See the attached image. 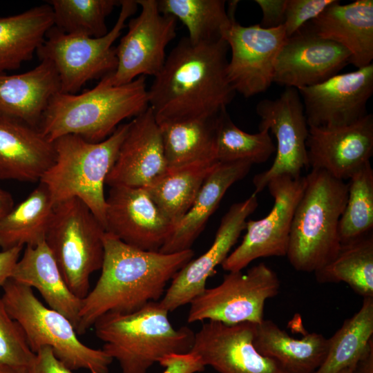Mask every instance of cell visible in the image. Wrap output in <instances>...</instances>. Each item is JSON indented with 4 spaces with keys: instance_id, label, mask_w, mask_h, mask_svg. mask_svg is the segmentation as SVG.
<instances>
[{
    "instance_id": "1",
    "label": "cell",
    "mask_w": 373,
    "mask_h": 373,
    "mask_svg": "<svg viewBox=\"0 0 373 373\" xmlns=\"http://www.w3.org/2000/svg\"><path fill=\"white\" fill-rule=\"evenodd\" d=\"M229 48L222 38L179 41L148 89L149 106L158 124L213 117L226 111L236 93L227 75Z\"/></svg>"
},
{
    "instance_id": "2",
    "label": "cell",
    "mask_w": 373,
    "mask_h": 373,
    "mask_svg": "<svg viewBox=\"0 0 373 373\" xmlns=\"http://www.w3.org/2000/svg\"><path fill=\"white\" fill-rule=\"evenodd\" d=\"M104 246L102 272L82 299L77 334H85L108 312L130 314L159 301L169 280L194 256L192 249L172 254L142 250L107 232Z\"/></svg>"
},
{
    "instance_id": "3",
    "label": "cell",
    "mask_w": 373,
    "mask_h": 373,
    "mask_svg": "<svg viewBox=\"0 0 373 373\" xmlns=\"http://www.w3.org/2000/svg\"><path fill=\"white\" fill-rule=\"evenodd\" d=\"M148 107L144 76L120 86L102 79L94 88L80 94H55L44 113L39 130L50 142L65 135H75L99 142L124 119L137 116Z\"/></svg>"
},
{
    "instance_id": "4",
    "label": "cell",
    "mask_w": 373,
    "mask_h": 373,
    "mask_svg": "<svg viewBox=\"0 0 373 373\" xmlns=\"http://www.w3.org/2000/svg\"><path fill=\"white\" fill-rule=\"evenodd\" d=\"M169 312L149 302L130 314L108 312L94 323L102 350L119 364L122 373H146L170 354L189 353L195 333L186 326L175 329Z\"/></svg>"
},
{
    "instance_id": "5",
    "label": "cell",
    "mask_w": 373,
    "mask_h": 373,
    "mask_svg": "<svg viewBox=\"0 0 373 373\" xmlns=\"http://www.w3.org/2000/svg\"><path fill=\"white\" fill-rule=\"evenodd\" d=\"M305 179L286 256L296 271L314 273L332 261L341 247L338 224L348 184L321 169H312Z\"/></svg>"
},
{
    "instance_id": "6",
    "label": "cell",
    "mask_w": 373,
    "mask_h": 373,
    "mask_svg": "<svg viewBox=\"0 0 373 373\" xmlns=\"http://www.w3.org/2000/svg\"><path fill=\"white\" fill-rule=\"evenodd\" d=\"M128 127L129 122L120 124L99 142H88L75 135H65L52 142L55 159L39 182L47 188L54 207L77 198L105 229L104 184Z\"/></svg>"
},
{
    "instance_id": "7",
    "label": "cell",
    "mask_w": 373,
    "mask_h": 373,
    "mask_svg": "<svg viewBox=\"0 0 373 373\" xmlns=\"http://www.w3.org/2000/svg\"><path fill=\"white\" fill-rule=\"evenodd\" d=\"M2 300L9 316L22 328L33 353L49 347L70 370L108 373L113 359L102 350L91 348L79 341L70 321L46 307L32 288L9 278L1 287Z\"/></svg>"
},
{
    "instance_id": "8",
    "label": "cell",
    "mask_w": 373,
    "mask_h": 373,
    "mask_svg": "<svg viewBox=\"0 0 373 373\" xmlns=\"http://www.w3.org/2000/svg\"><path fill=\"white\" fill-rule=\"evenodd\" d=\"M103 225L80 200L72 198L54 207L45 242L68 288L84 299L90 276L104 261Z\"/></svg>"
},
{
    "instance_id": "9",
    "label": "cell",
    "mask_w": 373,
    "mask_h": 373,
    "mask_svg": "<svg viewBox=\"0 0 373 373\" xmlns=\"http://www.w3.org/2000/svg\"><path fill=\"white\" fill-rule=\"evenodd\" d=\"M120 11L113 27L103 37L64 33L53 26L38 48L40 60L49 61L59 79L60 93L77 94L88 82L111 74L117 67L115 41L126 21L139 8L136 1L120 0Z\"/></svg>"
},
{
    "instance_id": "10",
    "label": "cell",
    "mask_w": 373,
    "mask_h": 373,
    "mask_svg": "<svg viewBox=\"0 0 373 373\" xmlns=\"http://www.w3.org/2000/svg\"><path fill=\"white\" fill-rule=\"evenodd\" d=\"M280 281L276 273L264 262L245 274L230 271L222 283L206 288L190 303L189 323L204 320L226 325L258 324L264 319L266 300L276 296Z\"/></svg>"
},
{
    "instance_id": "11",
    "label": "cell",
    "mask_w": 373,
    "mask_h": 373,
    "mask_svg": "<svg viewBox=\"0 0 373 373\" xmlns=\"http://www.w3.org/2000/svg\"><path fill=\"white\" fill-rule=\"evenodd\" d=\"M136 2L141 10L130 19L128 30L115 48L116 69L102 78L113 86L130 83L140 76L155 77L164 64L167 46L177 35V19L162 14L157 0Z\"/></svg>"
},
{
    "instance_id": "12",
    "label": "cell",
    "mask_w": 373,
    "mask_h": 373,
    "mask_svg": "<svg viewBox=\"0 0 373 373\" xmlns=\"http://www.w3.org/2000/svg\"><path fill=\"white\" fill-rule=\"evenodd\" d=\"M305 184V176L288 175L269 181L267 187L274 200L273 207L265 218L247 221L242 241L222 263L224 271H242L259 258L286 256L294 215Z\"/></svg>"
},
{
    "instance_id": "13",
    "label": "cell",
    "mask_w": 373,
    "mask_h": 373,
    "mask_svg": "<svg viewBox=\"0 0 373 373\" xmlns=\"http://www.w3.org/2000/svg\"><path fill=\"white\" fill-rule=\"evenodd\" d=\"M259 130L267 129L276 138V155L270 168L253 178L254 193L261 192L278 175L300 177L308 167L306 141L309 126L301 97L296 88H286L275 99H265L256 106Z\"/></svg>"
},
{
    "instance_id": "14",
    "label": "cell",
    "mask_w": 373,
    "mask_h": 373,
    "mask_svg": "<svg viewBox=\"0 0 373 373\" xmlns=\"http://www.w3.org/2000/svg\"><path fill=\"white\" fill-rule=\"evenodd\" d=\"M286 38L284 25L272 28L260 24L243 26L232 18L222 39L231 51L227 75L236 93L250 97L267 90Z\"/></svg>"
},
{
    "instance_id": "15",
    "label": "cell",
    "mask_w": 373,
    "mask_h": 373,
    "mask_svg": "<svg viewBox=\"0 0 373 373\" xmlns=\"http://www.w3.org/2000/svg\"><path fill=\"white\" fill-rule=\"evenodd\" d=\"M308 126L334 128L352 124L367 113L373 93V64L336 74L322 83L297 89Z\"/></svg>"
},
{
    "instance_id": "16",
    "label": "cell",
    "mask_w": 373,
    "mask_h": 373,
    "mask_svg": "<svg viewBox=\"0 0 373 373\" xmlns=\"http://www.w3.org/2000/svg\"><path fill=\"white\" fill-rule=\"evenodd\" d=\"M257 194L233 204L222 217L209 249L196 259H191L173 277L170 286L158 301L168 312L189 304L207 288V279L222 265L245 229L247 219L258 207Z\"/></svg>"
},
{
    "instance_id": "17",
    "label": "cell",
    "mask_w": 373,
    "mask_h": 373,
    "mask_svg": "<svg viewBox=\"0 0 373 373\" xmlns=\"http://www.w3.org/2000/svg\"><path fill=\"white\" fill-rule=\"evenodd\" d=\"M106 202V232L128 245L159 251L173 231L144 188L111 186Z\"/></svg>"
},
{
    "instance_id": "18",
    "label": "cell",
    "mask_w": 373,
    "mask_h": 373,
    "mask_svg": "<svg viewBox=\"0 0 373 373\" xmlns=\"http://www.w3.org/2000/svg\"><path fill=\"white\" fill-rule=\"evenodd\" d=\"M254 329L251 323L226 325L209 321L195 333L190 352L218 373H287L276 361L255 348Z\"/></svg>"
},
{
    "instance_id": "19",
    "label": "cell",
    "mask_w": 373,
    "mask_h": 373,
    "mask_svg": "<svg viewBox=\"0 0 373 373\" xmlns=\"http://www.w3.org/2000/svg\"><path fill=\"white\" fill-rule=\"evenodd\" d=\"M350 52L305 25L286 38L277 57L273 82L300 88L323 82L350 64Z\"/></svg>"
},
{
    "instance_id": "20",
    "label": "cell",
    "mask_w": 373,
    "mask_h": 373,
    "mask_svg": "<svg viewBox=\"0 0 373 373\" xmlns=\"http://www.w3.org/2000/svg\"><path fill=\"white\" fill-rule=\"evenodd\" d=\"M306 147L308 167L350 179L373 155V115L368 113L345 126H309Z\"/></svg>"
},
{
    "instance_id": "21",
    "label": "cell",
    "mask_w": 373,
    "mask_h": 373,
    "mask_svg": "<svg viewBox=\"0 0 373 373\" xmlns=\"http://www.w3.org/2000/svg\"><path fill=\"white\" fill-rule=\"evenodd\" d=\"M169 170L161 131L149 106L129 122L127 133L105 184L146 188Z\"/></svg>"
},
{
    "instance_id": "22",
    "label": "cell",
    "mask_w": 373,
    "mask_h": 373,
    "mask_svg": "<svg viewBox=\"0 0 373 373\" xmlns=\"http://www.w3.org/2000/svg\"><path fill=\"white\" fill-rule=\"evenodd\" d=\"M318 37L337 43L350 54V64L361 68L373 59V1L341 5L336 0L305 24Z\"/></svg>"
},
{
    "instance_id": "23",
    "label": "cell",
    "mask_w": 373,
    "mask_h": 373,
    "mask_svg": "<svg viewBox=\"0 0 373 373\" xmlns=\"http://www.w3.org/2000/svg\"><path fill=\"white\" fill-rule=\"evenodd\" d=\"M60 91L58 75L46 60L19 74H0V120L38 128L51 98Z\"/></svg>"
},
{
    "instance_id": "24",
    "label": "cell",
    "mask_w": 373,
    "mask_h": 373,
    "mask_svg": "<svg viewBox=\"0 0 373 373\" xmlns=\"http://www.w3.org/2000/svg\"><path fill=\"white\" fill-rule=\"evenodd\" d=\"M55 159L53 142L38 128L0 120V180L39 181Z\"/></svg>"
},
{
    "instance_id": "25",
    "label": "cell",
    "mask_w": 373,
    "mask_h": 373,
    "mask_svg": "<svg viewBox=\"0 0 373 373\" xmlns=\"http://www.w3.org/2000/svg\"><path fill=\"white\" fill-rule=\"evenodd\" d=\"M252 165L247 161L218 162L205 179L192 206L175 225L159 251L172 254L191 249L227 191L243 179Z\"/></svg>"
},
{
    "instance_id": "26",
    "label": "cell",
    "mask_w": 373,
    "mask_h": 373,
    "mask_svg": "<svg viewBox=\"0 0 373 373\" xmlns=\"http://www.w3.org/2000/svg\"><path fill=\"white\" fill-rule=\"evenodd\" d=\"M10 278L36 288L50 308L67 318L76 329L82 299L68 288L45 241L26 247Z\"/></svg>"
},
{
    "instance_id": "27",
    "label": "cell",
    "mask_w": 373,
    "mask_h": 373,
    "mask_svg": "<svg viewBox=\"0 0 373 373\" xmlns=\"http://www.w3.org/2000/svg\"><path fill=\"white\" fill-rule=\"evenodd\" d=\"M253 343L260 354L276 361L287 373H314L329 348V338L321 334L306 333L294 338L269 319L255 324Z\"/></svg>"
},
{
    "instance_id": "28",
    "label": "cell",
    "mask_w": 373,
    "mask_h": 373,
    "mask_svg": "<svg viewBox=\"0 0 373 373\" xmlns=\"http://www.w3.org/2000/svg\"><path fill=\"white\" fill-rule=\"evenodd\" d=\"M53 26L52 11L48 3L0 17V74L17 70L32 59Z\"/></svg>"
},
{
    "instance_id": "29",
    "label": "cell",
    "mask_w": 373,
    "mask_h": 373,
    "mask_svg": "<svg viewBox=\"0 0 373 373\" xmlns=\"http://www.w3.org/2000/svg\"><path fill=\"white\" fill-rule=\"evenodd\" d=\"M220 115L159 124L169 169L198 162L218 161L216 134Z\"/></svg>"
},
{
    "instance_id": "30",
    "label": "cell",
    "mask_w": 373,
    "mask_h": 373,
    "mask_svg": "<svg viewBox=\"0 0 373 373\" xmlns=\"http://www.w3.org/2000/svg\"><path fill=\"white\" fill-rule=\"evenodd\" d=\"M54 205L47 188L39 182L25 200L0 219V248L35 247L45 241Z\"/></svg>"
},
{
    "instance_id": "31",
    "label": "cell",
    "mask_w": 373,
    "mask_h": 373,
    "mask_svg": "<svg viewBox=\"0 0 373 373\" xmlns=\"http://www.w3.org/2000/svg\"><path fill=\"white\" fill-rule=\"evenodd\" d=\"M218 161L192 163L168 171L144 188L162 213L175 225L192 206Z\"/></svg>"
},
{
    "instance_id": "32",
    "label": "cell",
    "mask_w": 373,
    "mask_h": 373,
    "mask_svg": "<svg viewBox=\"0 0 373 373\" xmlns=\"http://www.w3.org/2000/svg\"><path fill=\"white\" fill-rule=\"evenodd\" d=\"M238 1L224 0H160L159 10L180 20L188 30L187 38L200 43L222 38V33L234 17Z\"/></svg>"
},
{
    "instance_id": "33",
    "label": "cell",
    "mask_w": 373,
    "mask_h": 373,
    "mask_svg": "<svg viewBox=\"0 0 373 373\" xmlns=\"http://www.w3.org/2000/svg\"><path fill=\"white\" fill-rule=\"evenodd\" d=\"M314 274L319 283L343 282L363 298L373 297L372 232L341 244L335 258Z\"/></svg>"
},
{
    "instance_id": "34",
    "label": "cell",
    "mask_w": 373,
    "mask_h": 373,
    "mask_svg": "<svg viewBox=\"0 0 373 373\" xmlns=\"http://www.w3.org/2000/svg\"><path fill=\"white\" fill-rule=\"evenodd\" d=\"M372 337L373 297H366L360 309L329 338L327 355L314 373H338L354 366Z\"/></svg>"
},
{
    "instance_id": "35",
    "label": "cell",
    "mask_w": 373,
    "mask_h": 373,
    "mask_svg": "<svg viewBox=\"0 0 373 373\" xmlns=\"http://www.w3.org/2000/svg\"><path fill=\"white\" fill-rule=\"evenodd\" d=\"M54 26L69 35L100 37L108 32L106 19L116 0H50Z\"/></svg>"
},
{
    "instance_id": "36",
    "label": "cell",
    "mask_w": 373,
    "mask_h": 373,
    "mask_svg": "<svg viewBox=\"0 0 373 373\" xmlns=\"http://www.w3.org/2000/svg\"><path fill=\"white\" fill-rule=\"evenodd\" d=\"M276 148L267 129L251 134L239 128L227 111L219 116L216 134V159L220 162H267Z\"/></svg>"
},
{
    "instance_id": "37",
    "label": "cell",
    "mask_w": 373,
    "mask_h": 373,
    "mask_svg": "<svg viewBox=\"0 0 373 373\" xmlns=\"http://www.w3.org/2000/svg\"><path fill=\"white\" fill-rule=\"evenodd\" d=\"M347 202L338 224L341 244L372 232L373 169L370 162L350 179Z\"/></svg>"
},
{
    "instance_id": "38",
    "label": "cell",
    "mask_w": 373,
    "mask_h": 373,
    "mask_svg": "<svg viewBox=\"0 0 373 373\" xmlns=\"http://www.w3.org/2000/svg\"><path fill=\"white\" fill-rule=\"evenodd\" d=\"M35 356L22 328L7 312L0 293V363L30 369Z\"/></svg>"
},
{
    "instance_id": "39",
    "label": "cell",
    "mask_w": 373,
    "mask_h": 373,
    "mask_svg": "<svg viewBox=\"0 0 373 373\" xmlns=\"http://www.w3.org/2000/svg\"><path fill=\"white\" fill-rule=\"evenodd\" d=\"M336 0H287L284 23L286 37H289L306 23L318 17Z\"/></svg>"
},
{
    "instance_id": "40",
    "label": "cell",
    "mask_w": 373,
    "mask_h": 373,
    "mask_svg": "<svg viewBox=\"0 0 373 373\" xmlns=\"http://www.w3.org/2000/svg\"><path fill=\"white\" fill-rule=\"evenodd\" d=\"M159 364L164 367L162 373H196L205 369L199 357L191 352L167 355Z\"/></svg>"
},
{
    "instance_id": "41",
    "label": "cell",
    "mask_w": 373,
    "mask_h": 373,
    "mask_svg": "<svg viewBox=\"0 0 373 373\" xmlns=\"http://www.w3.org/2000/svg\"><path fill=\"white\" fill-rule=\"evenodd\" d=\"M287 1L255 0L262 12L260 26L265 28H272L284 25Z\"/></svg>"
},
{
    "instance_id": "42",
    "label": "cell",
    "mask_w": 373,
    "mask_h": 373,
    "mask_svg": "<svg viewBox=\"0 0 373 373\" xmlns=\"http://www.w3.org/2000/svg\"><path fill=\"white\" fill-rule=\"evenodd\" d=\"M30 373H73L54 354L49 347L41 348L35 353L29 369Z\"/></svg>"
},
{
    "instance_id": "43",
    "label": "cell",
    "mask_w": 373,
    "mask_h": 373,
    "mask_svg": "<svg viewBox=\"0 0 373 373\" xmlns=\"http://www.w3.org/2000/svg\"><path fill=\"white\" fill-rule=\"evenodd\" d=\"M23 247L0 251V287L11 277Z\"/></svg>"
},
{
    "instance_id": "44",
    "label": "cell",
    "mask_w": 373,
    "mask_h": 373,
    "mask_svg": "<svg viewBox=\"0 0 373 373\" xmlns=\"http://www.w3.org/2000/svg\"><path fill=\"white\" fill-rule=\"evenodd\" d=\"M353 373H373V337L356 363Z\"/></svg>"
},
{
    "instance_id": "45",
    "label": "cell",
    "mask_w": 373,
    "mask_h": 373,
    "mask_svg": "<svg viewBox=\"0 0 373 373\" xmlns=\"http://www.w3.org/2000/svg\"><path fill=\"white\" fill-rule=\"evenodd\" d=\"M14 207V200L7 191L0 188V219Z\"/></svg>"
},
{
    "instance_id": "46",
    "label": "cell",
    "mask_w": 373,
    "mask_h": 373,
    "mask_svg": "<svg viewBox=\"0 0 373 373\" xmlns=\"http://www.w3.org/2000/svg\"><path fill=\"white\" fill-rule=\"evenodd\" d=\"M0 373H30L26 367H15L0 363Z\"/></svg>"
},
{
    "instance_id": "47",
    "label": "cell",
    "mask_w": 373,
    "mask_h": 373,
    "mask_svg": "<svg viewBox=\"0 0 373 373\" xmlns=\"http://www.w3.org/2000/svg\"><path fill=\"white\" fill-rule=\"evenodd\" d=\"M354 367V366L347 367L345 369H343L338 373H353Z\"/></svg>"
},
{
    "instance_id": "48",
    "label": "cell",
    "mask_w": 373,
    "mask_h": 373,
    "mask_svg": "<svg viewBox=\"0 0 373 373\" xmlns=\"http://www.w3.org/2000/svg\"><path fill=\"white\" fill-rule=\"evenodd\" d=\"M196 373H201V372H196Z\"/></svg>"
}]
</instances>
